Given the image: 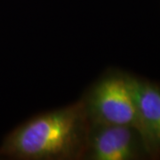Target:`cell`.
<instances>
[{"mask_svg":"<svg viewBox=\"0 0 160 160\" xmlns=\"http://www.w3.org/2000/svg\"><path fill=\"white\" fill-rule=\"evenodd\" d=\"M85 102L36 117L12 131L0 156L21 159H62L80 156L89 134Z\"/></svg>","mask_w":160,"mask_h":160,"instance_id":"1","label":"cell"},{"mask_svg":"<svg viewBox=\"0 0 160 160\" xmlns=\"http://www.w3.org/2000/svg\"><path fill=\"white\" fill-rule=\"evenodd\" d=\"M85 103L92 124L131 126L141 134L129 77L110 76L103 78L93 87Z\"/></svg>","mask_w":160,"mask_h":160,"instance_id":"2","label":"cell"},{"mask_svg":"<svg viewBox=\"0 0 160 160\" xmlns=\"http://www.w3.org/2000/svg\"><path fill=\"white\" fill-rule=\"evenodd\" d=\"M145 143L139 132L131 126L92 124L86 149L95 160H131L137 158Z\"/></svg>","mask_w":160,"mask_h":160,"instance_id":"3","label":"cell"},{"mask_svg":"<svg viewBox=\"0 0 160 160\" xmlns=\"http://www.w3.org/2000/svg\"><path fill=\"white\" fill-rule=\"evenodd\" d=\"M129 80L143 142L148 148L160 147V87L130 77Z\"/></svg>","mask_w":160,"mask_h":160,"instance_id":"4","label":"cell"}]
</instances>
